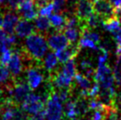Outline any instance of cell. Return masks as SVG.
<instances>
[{"instance_id":"1","label":"cell","mask_w":121,"mask_h":120,"mask_svg":"<svg viewBox=\"0 0 121 120\" xmlns=\"http://www.w3.org/2000/svg\"><path fill=\"white\" fill-rule=\"evenodd\" d=\"M48 43L45 35L39 32H35L29 36L26 37L24 46L20 52L23 61L31 63H42L48 50Z\"/></svg>"},{"instance_id":"2","label":"cell","mask_w":121,"mask_h":120,"mask_svg":"<svg viewBox=\"0 0 121 120\" xmlns=\"http://www.w3.org/2000/svg\"><path fill=\"white\" fill-rule=\"evenodd\" d=\"M30 91L31 88L27 81L20 79V77H16L13 78V84L8 92V97H10L15 104L20 106L30 94Z\"/></svg>"},{"instance_id":"3","label":"cell","mask_w":121,"mask_h":120,"mask_svg":"<svg viewBox=\"0 0 121 120\" xmlns=\"http://www.w3.org/2000/svg\"><path fill=\"white\" fill-rule=\"evenodd\" d=\"M62 103L57 91L54 90L46 103L45 111L47 120H62L64 114Z\"/></svg>"},{"instance_id":"4","label":"cell","mask_w":121,"mask_h":120,"mask_svg":"<svg viewBox=\"0 0 121 120\" xmlns=\"http://www.w3.org/2000/svg\"><path fill=\"white\" fill-rule=\"evenodd\" d=\"M45 103L46 102L43 100V98L41 94L30 93L26 98V100L21 103L20 108L25 112L33 115L43 110Z\"/></svg>"},{"instance_id":"5","label":"cell","mask_w":121,"mask_h":120,"mask_svg":"<svg viewBox=\"0 0 121 120\" xmlns=\"http://www.w3.org/2000/svg\"><path fill=\"white\" fill-rule=\"evenodd\" d=\"M43 65L42 64H30L28 67H26V75L27 82L30 87L31 90L36 89L44 80L43 74L42 73Z\"/></svg>"},{"instance_id":"6","label":"cell","mask_w":121,"mask_h":120,"mask_svg":"<svg viewBox=\"0 0 121 120\" xmlns=\"http://www.w3.org/2000/svg\"><path fill=\"white\" fill-rule=\"evenodd\" d=\"M73 12L81 23L85 25V21L94 13V3L92 0H79L73 8Z\"/></svg>"},{"instance_id":"7","label":"cell","mask_w":121,"mask_h":120,"mask_svg":"<svg viewBox=\"0 0 121 120\" xmlns=\"http://www.w3.org/2000/svg\"><path fill=\"white\" fill-rule=\"evenodd\" d=\"M16 10L19 16L24 20H32L38 16V11L34 0H25L17 7Z\"/></svg>"},{"instance_id":"8","label":"cell","mask_w":121,"mask_h":120,"mask_svg":"<svg viewBox=\"0 0 121 120\" xmlns=\"http://www.w3.org/2000/svg\"><path fill=\"white\" fill-rule=\"evenodd\" d=\"M94 12L101 17L103 20L114 16V7L110 0H97L94 3Z\"/></svg>"},{"instance_id":"9","label":"cell","mask_w":121,"mask_h":120,"mask_svg":"<svg viewBox=\"0 0 121 120\" xmlns=\"http://www.w3.org/2000/svg\"><path fill=\"white\" fill-rule=\"evenodd\" d=\"M7 67L13 78L18 77L23 72V58H22V56L19 50H16L13 52L10 61L7 64Z\"/></svg>"},{"instance_id":"10","label":"cell","mask_w":121,"mask_h":120,"mask_svg":"<svg viewBox=\"0 0 121 120\" xmlns=\"http://www.w3.org/2000/svg\"><path fill=\"white\" fill-rule=\"evenodd\" d=\"M47 43L49 47L52 50H60L70 45V43L65 34L62 32H56L52 34L47 38Z\"/></svg>"},{"instance_id":"11","label":"cell","mask_w":121,"mask_h":120,"mask_svg":"<svg viewBox=\"0 0 121 120\" xmlns=\"http://www.w3.org/2000/svg\"><path fill=\"white\" fill-rule=\"evenodd\" d=\"M81 50V47L77 44H70L69 46L65 48L63 50H57L56 56L60 63L64 64L71 59H73L79 54V51Z\"/></svg>"},{"instance_id":"12","label":"cell","mask_w":121,"mask_h":120,"mask_svg":"<svg viewBox=\"0 0 121 120\" xmlns=\"http://www.w3.org/2000/svg\"><path fill=\"white\" fill-rule=\"evenodd\" d=\"M19 22V15L14 13L13 10H7L4 13L3 30L7 34H14V29L17 23Z\"/></svg>"},{"instance_id":"13","label":"cell","mask_w":121,"mask_h":120,"mask_svg":"<svg viewBox=\"0 0 121 120\" xmlns=\"http://www.w3.org/2000/svg\"><path fill=\"white\" fill-rule=\"evenodd\" d=\"M14 33L20 38H26L35 33V25L29 20L22 19L21 20H19L16 25Z\"/></svg>"},{"instance_id":"14","label":"cell","mask_w":121,"mask_h":120,"mask_svg":"<svg viewBox=\"0 0 121 120\" xmlns=\"http://www.w3.org/2000/svg\"><path fill=\"white\" fill-rule=\"evenodd\" d=\"M49 20L57 32H63L65 28L66 24V15H63V13H55L49 16Z\"/></svg>"},{"instance_id":"15","label":"cell","mask_w":121,"mask_h":120,"mask_svg":"<svg viewBox=\"0 0 121 120\" xmlns=\"http://www.w3.org/2000/svg\"><path fill=\"white\" fill-rule=\"evenodd\" d=\"M57 59L56 54L53 52H49L45 56L43 60L42 61V65L44 70H46L49 73V74L53 73L54 71H56V67L57 64Z\"/></svg>"},{"instance_id":"16","label":"cell","mask_w":121,"mask_h":120,"mask_svg":"<svg viewBox=\"0 0 121 120\" xmlns=\"http://www.w3.org/2000/svg\"><path fill=\"white\" fill-rule=\"evenodd\" d=\"M35 27L36 28L37 32L44 34L48 33L51 27V24L47 17L39 15L35 19Z\"/></svg>"},{"instance_id":"17","label":"cell","mask_w":121,"mask_h":120,"mask_svg":"<svg viewBox=\"0 0 121 120\" xmlns=\"http://www.w3.org/2000/svg\"><path fill=\"white\" fill-rule=\"evenodd\" d=\"M74 79H75V83L81 88V91H87L89 93V90L92 87V84L87 77L82 75L81 73H76Z\"/></svg>"},{"instance_id":"18","label":"cell","mask_w":121,"mask_h":120,"mask_svg":"<svg viewBox=\"0 0 121 120\" xmlns=\"http://www.w3.org/2000/svg\"><path fill=\"white\" fill-rule=\"evenodd\" d=\"M59 70L66 77L73 80V78H74L75 74H76V64H75L74 58L64 63L63 66L61 67Z\"/></svg>"},{"instance_id":"19","label":"cell","mask_w":121,"mask_h":120,"mask_svg":"<svg viewBox=\"0 0 121 120\" xmlns=\"http://www.w3.org/2000/svg\"><path fill=\"white\" fill-rule=\"evenodd\" d=\"M102 25L105 30H107L109 32H114L115 30L118 29L120 27L121 22L119 21L117 17H111L110 19H107V20H104L102 21Z\"/></svg>"},{"instance_id":"20","label":"cell","mask_w":121,"mask_h":120,"mask_svg":"<svg viewBox=\"0 0 121 120\" xmlns=\"http://www.w3.org/2000/svg\"><path fill=\"white\" fill-rule=\"evenodd\" d=\"M65 35L68 39L70 44H75L79 37L81 36V30L79 27H67L65 28Z\"/></svg>"},{"instance_id":"21","label":"cell","mask_w":121,"mask_h":120,"mask_svg":"<svg viewBox=\"0 0 121 120\" xmlns=\"http://www.w3.org/2000/svg\"><path fill=\"white\" fill-rule=\"evenodd\" d=\"M102 21H103V19L94 12L85 21V26L87 29L92 30L98 27V26L102 23Z\"/></svg>"},{"instance_id":"22","label":"cell","mask_w":121,"mask_h":120,"mask_svg":"<svg viewBox=\"0 0 121 120\" xmlns=\"http://www.w3.org/2000/svg\"><path fill=\"white\" fill-rule=\"evenodd\" d=\"M13 79V77L12 76L8 67H6V65L0 64V82L3 85H5L12 81Z\"/></svg>"},{"instance_id":"23","label":"cell","mask_w":121,"mask_h":120,"mask_svg":"<svg viewBox=\"0 0 121 120\" xmlns=\"http://www.w3.org/2000/svg\"><path fill=\"white\" fill-rule=\"evenodd\" d=\"M67 0H52L55 13H66Z\"/></svg>"},{"instance_id":"24","label":"cell","mask_w":121,"mask_h":120,"mask_svg":"<svg viewBox=\"0 0 121 120\" xmlns=\"http://www.w3.org/2000/svg\"><path fill=\"white\" fill-rule=\"evenodd\" d=\"M113 75L118 86H121V56H118L113 70Z\"/></svg>"},{"instance_id":"25","label":"cell","mask_w":121,"mask_h":120,"mask_svg":"<svg viewBox=\"0 0 121 120\" xmlns=\"http://www.w3.org/2000/svg\"><path fill=\"white\" fill-rule=\"evenodd\" d=\"M78 45L81 48H88L91 50H99V46L96 45V43L93 42L92 40H89L87 38H84V37H81L80 42L78 43Z\"/></svg>"},{"instance_id":"26","label":"cell","mask_w":121,"mask_h":120,"mask_svg":"<svg viewBox=\"0 0 121 120\" xmlns=\"http://www.w3.org/2000/svg\"><path fill=\"white\" fill-rule=\"evenodd\" d=\"M53 10H54L53 3H52V1H51V3L48 4L47 5L42 7V8H40V9H38V15L49 17V16H51V15Z\"/></svg>"},{"instance_id":"27","label":"cell","mask_w":121,"mask_h":120,"mask_svg":"<svg viewBox=\"0 0 121 120\" xmlns=\"http://www.w3.org/2000/svg\"><path fill=\"white\" fill-rule=\"evenodd\" d=\"M13 50L10 49H6V50L4 51L2 55L0 56V64H2L4 65H7V64L9 63L12 55H13Z\"/></svg>"},{"instance_id":"28","label":"cell","mask_w":121,"mask_h":120,"mask_svg":"<svg viewBox=\"0 0 121 120\" xmlns=\"http://www.w3.org/2000/svg\"><path fill=\"white\" fill-rule=\"evenodd\" d=\"M45 118H46V111L44 109L37 113L31 115L30 117H28L29 120H45Z\"/></svg>"},{"instance_id":"29","label":"cell","mask_w":121,"mask_h":120,"mask_svg":"<svg viewBox=\"0 0 121 120\" xmlns=\"http://www.w3.org/2000/svg\"><path fill=\"white\" fill-rule=\"evenodd\" d=\"M25 0H7V5H8V10H16L17 7L20 5Z\"/></svg>"},{"instance_id":"30","label":"cell","mask_w":121,"mask_h":120,"mask_svg":"<svg viewBox=\"0 0 121 120\" xmlns=\"http://www.w3.org/2000/svg\"><path fill=\"white\" fill-rule=\"evenodd\" d=\"M112 34L114 36V40L116 42L117 45H120L121 46V27L118 29L115 30L114 32H112Z\"/></svg>"},{"instance_id":"31","label":"cell","mask_w":121,"mask_h":120,"mask_svg":"<svg viewBox=\"0 0 121 120\" xmlns=\"http://www.w3.org/2000/svg\"><path fill=\"white\" fill-rule=\"evenodd\" d=\"M7 37V34L3 29L0 28V42H5Z\"/></svg>"},{"instance_id":"32","label":"cell","mask_w":121,"mask_h":120,"mask_svg":"<svg viewBox=\"0 0 121 120\" xmlns=\"http://www.w3.org/2000/svg\"><path fill=\"white\" fill-rule=\"evenodd\" d=\"M110 2L114 8H118V7L121 6V0H110Z\"/></svg>"},{"instance_id":"33","label":"cell","mask_w":121,"mask_h":120,"mask_svg":"<svg viewBox=\"0 0 121 120\" xmlns=\"http://www.w3.org/2000/svg\"><path fill=\"white\" fill-rule=\"evenodd\" d=\"M3 22H4V13L0 9V27L3 26Z\"/></svg>"},{"instance_id":"34","label":"cell","mask_w":121,"mask_h":120,"mask_svg":"<svg viewBox=\"0 0 121 120\" xmlns=\"http://www.w3.org/2000/svg\"><path fill=\"white\" fill-rule=\"evenodd\" d=\"M92 1H97V0H92Z\"/></svg>"},{"instance_id":"35","label":"cell","mask_w":121,"mask_h":120,"mask_svg":"<svg viewBox=\"0 0 121 120\" xmlns=\"http://www.w3.org/2000/svg\"><path fill=\"white\" fill-rule=\"evenodd\" d=\"M27 120H29V119H27Z\"/></svg>"}]
</instances>
